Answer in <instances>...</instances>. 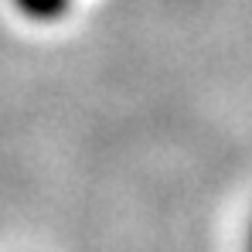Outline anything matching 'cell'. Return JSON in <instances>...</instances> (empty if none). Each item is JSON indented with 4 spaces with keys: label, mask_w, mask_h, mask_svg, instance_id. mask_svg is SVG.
<instances>
[{
    "label": "cell",
    "mask_w": 252,
    "mask_h": 252,
    "mask_svg": "<svg viewBox=\"0 0 252 252\" xmlns=\"http://www.w3.org/2000/svg\"><path fill=\"white\" fill-rule=\"evenodd\" d=\"M249 252H252V228H249Z\"/></svg>",
    "instance_id": "2"
},
{
    "label": "cell",
    "mask_w": 252,
    "mask_h": 252,
    "mask_svg": "<svg viewBox=\"0 0 252 252\" xmlns=\"http://www.w3.org/2000/svg\"><path fill=\"white\" fill-rule=\"evenodd\" d=\"M17 14H24L28 21H38V24H51V21H62L72 7V0H14Z\"/></svg>",
    "instance_id": "1"
}]
</instances>
